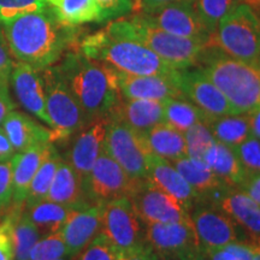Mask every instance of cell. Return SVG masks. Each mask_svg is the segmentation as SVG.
<instances>
[{"label":"cell","mask_w":260,"mask_h":260,"mask_svg":"<svg viewBox=\"0 0 260 260\" xmlns=\"http://www.w3.org/2000/svg\"><path fill=\"white\" fill-rule=\"evenodd\" d=\"M247 243L253 252V260H260V240H248Z\"/></svg>","instance_id":"cell-52"},{"label":"cell","mask_w":260,"mask_h":260,"mask_svg":"<svg viewBox=\"0 0 260 260\" xmlns=\"http://www.w3.org/2000/svg\"><path fill=\"white\" fill-rule=\"evenodd\" d=\"M40 233L30 222L24 209L16 218L14 228L15 260H29L32 247L40 240Z\"/></svg>","instance_id":"cell-35"},{"label":"cell","mask_w":260,"mask_h":260,"mask_svg":"<svg viewBox=\"0 0 260 260\" xmlns=\"http://www.w3.org/2000/svg\"><path fill=\"white\" fill-rule=\"evenodd\" d=\"M135 0H95L102 11V22L121 18L134 9Z\"/></svg>","instance_id":"cell-43"},{"label":"cell","mask_w":260,"mask_h":260,"mask_svg":"<svg viewBox=\"0 0 260 260\" xmlns=\"http://www.w3.org/2000/svg\"><path fill=\"white\" fill-rule=\"evenodd\" d=\"M14 180H12V161L0 160V213H6L12 206Z\"/></svg>","instance_id":"cell-42"},{"label":"cell","mask_w":260,"mask_h":260,"mask_svg":"<svg viewBox=\"0 0 260 260\" xmlns=\"http://www.w3.org/2000/svg\"><path fill=\"white\" fill-rule=\"evenodd\" d=\"M126 198L144 224L190 220L189 211L180 201L154 186L147 178L134 181Z\"/></svg>","instance_id":"cell-10"},{"label":"cell","mask_w":260,"mask_h":260,"mask_svg":"<svg viewBox=\"0 0 260 260\" xmlns=\"http://www.w3.org/2000/svg\"><path fill=\"white\" fill-rule=\"evenodd\" d=\"M121 98L164 100L184 98L178 87V69L172 75H129L116 71Z\"/></svg>","instance_id":"cell-18"},{"label":"cell","mask_w":260,"mask_h":260,"mask_svg":"<svg viewBox=\"0 0 260 260\" xmlns=\"http://www.w3.org/2000/svg\"><path fill=\"white\" fill-rule=\"evenodd\" d=\"M148 24L181 38L205 42L211 46L212 37L188 2H178L140 16Z\"/></svg>","instance_id":"cell-15"},{"label":"cell","mask_w":260,"mask_h":260,"mask_svg":"<svg viewBox=\"0 0 260 260\" xmlns=\"http://www.w3.org/2000/svg\"><path fill=\"white\" fill-rule=\"evenodd\" d=\"M203 162L228 187L237 188L246 178L245 171L234 149L217 140L204 155Z\"/></svg>","instance_id":"cell-27"},{"label":"cell","mask_w":260,"mask_h":260,"mask_svg":"<svg viewBox=\"0 0 260 260\" xmlns=\"http://www.w3.org/2000/svg\"><path fill=\"white\" fill-rule=\"evenodd\" d=\"M141 135L149 153L158 155L165 160L174 161L188 155L184 133L168 123L162 122Z\"/></svg>","instance_id":"cell-26"},{"label":"cell","mask_w":260,"mask_h":260,"mask_svg":"<svg viewBox=\"0 0 260 260\" xmlns=\"http://www.w3.org/2000/svg\"><path fill=\"white\" fill-rule=\"evenodd\" d=\"M109 125V117L90 122L71 136L70 147L65 160L73 167L82 183L88 177L94 164L104 152L105 138Z\"/></svg>","instance_id":"cell-17"},{"label":"cell","mask_w":260,"mask_h":260,"mask_svg":"<svg viewBox=\"0 0 260 260\" xmlns=\"http://www.w3.org/2000/svg\"><path fill=\"white\" fill-rule=\"evenodd\" d=\"M2 128L16 152H23L40 144L52 142L51 130L39 124L27 113L12 110L3 122Z\"/></svg>","instance_id":"cell-23"},{"label":"cell","mask_w":260,"mask_h":260,"mask_svg":"<svg viewBox=\"0 0 260 260\" xmlns=\"http://www.w3.org/2000/svg\"><path fill=\"white\" fill-rule=\"evenodd\" d=\"M2 22H0V38L4 37V32H3V27H2Z\"/></svg>","instance_id":"cell-56"},{"label":"cell","mask_w":260,"mask_h":260,"mask_svg":"<svg viewBox=\"0 0 260 260\" xmlns=\"http://www.w3.org/2000/svg\"><path fill=\"white\" fill-rule=\"evenodd\" d=\"M164 105V122L174 128L186 133L198 123L207 121V117L194 104L184 98H172L162 102Z\"/></svg>","instance_id":"cell-32"},{"label":"cell","mask_w":260,"mask_h":260,"mask_svg":"<svg viewBox=\"0 0 260 260\" xmlns=\"http://www.w3.org/2000/svg\"><path fill=\"white\" fill-rule=\"evenodd\" d=\"M53 142L40 144L25 149L23 152H16L12 161V180H14V195L12 206H24L29 187L35 174L42 161L50 153Z\"/></svg>","instance_id":"cell-22"},{"label":"cell","mask_w":260,"mask_h":260,"mask_svg":"<svg viewBox=\"0 0 260 260\" xmlns=\"http://www.w3.org/2000/svg\"><path fill=\"white\" fill-rule=\"evenodd\" d=\"M104 151L133 181L147 178L149 151L144 138L113 112L109 117Z\"/></svg>","instance_id":"cell-8"},{"label":"cell","mask_w":260,"mask_h":260,"mask_svg":"<svg viewBox=\"0 0 260 260\" xmlns=\"http://www.w3.org/2000/svg\"><path fill=\"white\" fill-rule=\"evenodd\" d=\"M47 199L65 205L74 210L93 205L89 203L84 194L82 181L79 175L64 158H60L58 162L56 174L48 190Z\"/></svg>","instance_id":"cell-24"},{"label":"cell","mask_w":260,"mask_h":260,"mask_svg":"<svg viewBox=\"0 0 260 260\" xmlns=\"http://www.w3.org/2000/svg\"><path fill=\"white\" fill-rule=\"evenodd\" d=\"M246 4H248L251 8H255L260 11V0H246Z\"/></svg>","instance_id":"cell-54"},{"label":"cell","mask_w":260,"mask_h":260,"mask_svg":"<svg viewBox=\"0 0 260 260\" xmlns=\"http://www.w3.org/2000/svg\"><path fill=\"white\" fill-rule=\"evenodd\" d=\"M113 113L139 134H145L164 122V105L159 100L121 98Z\"/></svg>","instance_id":"cell-25"},{"label":"cell","mask_w":260,"mask_h":260,"mask_svg":"<svg viewBox=\"0 0 260 260\" xmlns=\"http://www.w3.org/2000/svg\"><path fill=\"white\" fill-rule=\"evenodd\" d=\"M40 71L44 81L47 113L52 122V142L70 139L87 125L82 110L56 64Z\"/></svg>","instance_id":"cell-7"},{"label":"cell","mask_w":260,"mask_h":260,"mask_svg":"<svg viewBox=\"0 0 260 260\" xmlns=\"http://www.w3.org/2000/svg\"><path fill=\"white\" fill-rule=\"evenodd\" d=\"M206 253L211 260H236L226 248L216 249V251H210Z\"/></svg>","instance_id":"cell-51"},{"label":"cell","mask_w":260,"mask_h":260,"mask_svg":"<svg viewBox=\"0 0 260 260\" xmlns=\"http://www.w3.org/2000/svg\"><path fill=\"white\" fill-rule=\"evenodd\" d=\"M233 149L245 171L246 177L260 174V141L258 139L251 135Z\"/></svg>","instance_id":"cell-39"},{"label":"cell","mask_w":260,"mask_h":260,"mask_svg":"<svg viewBox=\"0 0 260 260\" xmlns=\"http://www.w3.org/2000/svg\"><path fill=\"white\" fill-rule=\"evenodd\" d=\"M170 162L189 183V186L200 195L201 199L213 191L225 187V184L203 161L195 160L188 155H184V157Z\"/></svg>","instance_id":"cell-28"},{"label":"cell","mask_w":260,"mask_h":260,"mask_svg":"<svg viewBox=\"0 0 260 260\" xmlns=\"http://www.w3.org/2000/svg\"><path fill=\"white\" fill-rule=\"evenodd\" d=\"M57 260H71V258H69V256H65V258H60V259H57Z\"/></svg>","instance_id":"cell-57"},{"label":"cell","mask_w":260,"mask_h":260,"mask_svg":"<svg viewBox=\"0 0 260 260\" xmlns=\"http://www.w3.org/2000/svg\"><path fill=\"white\" fill-rule=\"evenodd\" d=\"M205 124L217 141L232 148L251 136L248 113L214 117L207 119Z\"/></svg>","instance_id":"cell-29"},{"label":"cell","mask_w":260,"mask_h":260,"mask_svg":"<svg viewBox=\"0 0 260 260\" xmlns=\"http://www.w3.org/2000/svg\"><path fill=\"white\" fill-rule=\"evenodd\" d=\"M46 6V0H0V22L6 23L18 16L40 11Z\"/></svg>","instance_id":"cell-41"},{"label":"cell","mask_w":260,"mask_h":260,"mask_svg":"<svg viewBox=\"0 0 260 260\" xmlns=\"http://www.w3.org/2000/svg\"><path fill=\"white\" fill-rule=\"evenodd\" d=\"M199 69L218 87L236 113L260 109V69L228 56L216 46L205 50Z\"/></svg>","instance_id":"cell-3"},{"label":"cell","mask_w":260,"mask_h":260,"mask_svg":"<svg viewBox=\"0 0 260 260\" xmlns=\"http://www.w3.org/2000/svg\"><path fill=\"white\" fill-rule=\"evenodd\" d=\"M189 260H211V259L209 258V255H207L206 252L200 251L199 253H197V254H195L193 258L189 259Z\"/></svg>","instance_id":"cell-53"},{"label":"cell","mask_w":260,"mask_h":260,"mask_svg":"<svg viewBox=\"0 0 260 260\" xmlns=\"http://www.w3.org/2000/svg\"><path fill=\"white\" fill-rule=\"evenodd\" d=\"M146 245L155 255L189 260L200 245L191 220L165 224H145Z\"/></svg>","instance_id":"cell-11"},{"label":"cell","mask_w":260,"mask_h":260,"mask_svg":"<svg viewBox=\"0 0 260 260\" xmlns=\"http://www.w3.org/2000/svg\"><path fill=\"white\" fill-rule=\"evenodd\" d=\"M10 86L12 87L19 105L52 128L51 118L46 109L41 71L22 61H15L10 77Z\"/></svg>","instance_id":"cell-19"},{"label":"cell","mask_w":260,"mask_h":260,"mask_svg":"<svg viewBox=\"0 0 260 260\" xmlns=\"http://www.w3.org/2000/svg\"><path fill=\"white\" fill-rule=\"evenodd\" d=\"M64 24L79 27L84 23L102 22V11L95 0H46Z\"/></svg>","instance_id":"cell-31"},{"label":"cell","mask_w":260,"mask_h":260,"mask_svg":"<svg viewBox=\"0 0 260 260\" xmlns=\"http://www.w3.org/2000/svg\"><path fill=\"white\" fill-rule=\"evenodd\" d=\"M177 80L184 99L194 104L207 119L225 115H236L235 109L230 105L225 95L199 68L178 69Z\"/></svg>","instance_id":"cell-14"},{"label":"cell","mask_w":260,"mask_h":260,"mask_svg":"<svg viewBox=\"0 0 260 260\" xmlns=\"http://www.w3.org/2000/svg\"><path fill=\"white\" fill-rule=\"evenodd\" d=\"M15 103L10 95V86L0 84V125L5 121L6 116L15 110Z\"/></svg>","instance_id":"cell-46"},{"label":"cell","mask_w":260,"mask_h":260,"mask_svg":"<svg viewBox=\"0 0 260 260\" xmlns=\"http://www.w3.org/2000/svg\"><path fill=\"white\" fill-rule=\"evenodd\" d=\"M259 69H260V59H259Z\"/></svg>","instance_id":"cell-58"},{"label":"cell","mask_w":260,"mask_h":260,"mask_svg":"<svg viewBox=\"0 0 260 260\" xmlns=\"http://www.w3.org/2000/svg\"><path fill=\"white\" fill-rule=\"evenodd\" d=\"M155 256L157 255L154 254V252L148 246H145L134 252L121 253L119 260H154Z\"/></svg>","instance_id":"cell-47"},{"label":"cell","mask_w":260,"mask_h":260,"mask_svg":"<svg viewBox=\"0 0 260 260\" xmlns=\"http://www.w3.org/2000/svg\"><path fill=\"white\" fill-rule=\"evenodd\" d=\"M121 253H130L146 245L145 224L139 218L128 198L103 205L102 230Z\"/></svg>","instance_id":"cell-9"},{"label":"cell","mask_w":260,"mask_h":260,"mask_svg":"<svg viewBox=\"0 0 260 260\" xmlns=\"http://www.w3.org/2000/svg\"><path fill=\"white\" fill-rule=\"evenodd\" d=\"M24 206H11L0 222V260H15L14 228Z\"/></svg>","instance_id":"cell-38"},{"label":"cell","mask_w":260,"mask_h":260,"mask_svg":"<svg viewBox=\"0 0 260 260\" xmlns=\"http://www.w3.org/2000/svg\"><path fill=\"white\" fill-rule=\"evenodd\" d=\"M57 67L87 124L111 116L121 100L116 70L86 57L77 47L68 51Z\"/></svg>","instance_id":"cell-2"},{"label":"cell","mask_w":260,"mask_h":260,"mask_svg":"<svg viewBox=\"0 0 260 260\" xmlns=\"http://www.w3.org/2000/svg\"><path fill=\"white\" fill-rule=\"evenodd\" d=\"M68 256L67 246L60 232L41 236L30 252L29 260H57Z\"/></svg>","instance_id":"cell-37"},{"label":"cell","mask_w":260,"mask_h":260,"mask_svg":"<svg viewBox=\"0 0 260 260\" xmlns=\"http://www.w3.org/2000/svg\"><path fill=\"white\" fill-rule=\"evenodd\" d=\"M121 252L109 241V239L100 232L94 237L79 255L76 260H119Z\"/></svg>","instance_id":"cell-40"},{"label":"cell","mask_w":260,"mask_h":260,"mask_svg":"<svg viewBox=\"0 0 260 260\" xmlns=\"http://www.w3.org/2000/svg\"><path fill=\"white\" fill-rule=\"evenodd\" d=\"M232 218L249 240H260V206L239 188L223 187L203 198Z\"/></svg>","instance_id":"cell-16"},{"label":"cell","mask_w":260,"mask_h":260,"mask_svg":"<svg viewBox=\"0 0 260 260\" xmlns=\"http://www.w3.org/2000/svg\"><path fill=\"white\" fill-rule=\"evenodd\" d=\"M60 154L54 147L52 146L50 153L42 161V164L39 168V170L32 178L30 187H29L27 198L24 201V207H30L32 205L40 203V201L47 199L48 190L53 181L54 174H56L58 162L60 160Z\"/></svg>","instance_id":"cell-33"},{"label":"cell","mask_w":260,"mask_h":260,"mask_svg":"<svg viewBox=\"0 0 260 260\" xmlns=\"http://www.w3.org/2000/svg\"><path fill=\"white\" fill-rule=\"evenodd\" d=\"M249 126H251V135L260 141V109L248 113Z\"/></svg>","instance_id":"cell-50"},{"label":"cell","mask_w":260,"mask_h":260,"mask_svg":"<svg viewBox=\"0 0 260 260\" xmlns=\"http://www.w3.org/2000/svg\"><path fill=\"white\" fill-rule=\"evenodd\" d=\"M16 153L15 148L12 147L11 142L5 134L4 129L0 126V160H8L11 159Z\"/></svg>","instance_id":"cell-48"},{"label":"cell","mask_w":260,"mask_h":260,"mask_svg":"<svg viewBox=\"0 0 260 260\" xmlns=\"http://www.w3.org/2000/svg\"><path fill=\"white\" fill-rule=\"evenodd\" d=\"M237 188L245 191L252 200H254L260 206V174L247 176Z\"/></svg>","instance_id":"cell-45"},{"label":"cell","mask_w":260,"mask_h":260,"mask_svg":"<svg viewBox=\"0 0 260 260\" xmlns=\"http://www.w3.org/2000/svg\"><path fill=\"white\" fill-rule=\"evenodd\" d=\"M134 181L105 151L100 154L82 183L84 194L90 204L104 205L109 201L128 197Z\"/></svg>","instance_id":"cell-13"},{"label":"cell","mask_w":260,"mask_h":260,"mask_svg":"<svg viewBox=\"0 0 260 260\" xmlns=\"http://www.w3.org/2000/svg\"><path fill=\"white\" fill-rule=\"evenodd\" d=\"M10 53L38 70L52 67L79 46V28L64 24L50 6L3 23Z\"/></svg>","instance_id":"cell-1"},{"label":"cell","mask_w":260,"mask_h":260,"mask_svg":"<svg viewBox=\"0 0 260 260\" xmlns=\"http://www.w3.org/2000/svg\"><path fill=\"white\" fill-rule=\"evenodd\" d=\"M102 216L103 205H89L70 213L60 230L69 258H76L100 233Z\"/></svg>","instance_id":"cell-20"},{"label":"cell","mask_w":260,"mask_h":260,"mask_svg":"<svg viewBox=\"0 0 260 260\" xmlns=\"http://www.w3.org/2000/svg\"><path fill=\"white\" fill-rule=\"evenodd\" d=\"M30 222L37 226L41 236L59 233L74 209L45 199L30 207H23Z\"/></svg>","instance_id":"cell-30"},{"label":"cell","mask_w":260,"mask_h":260,"mask_svg":"<svg viewBox=\"0 0 260 260\" xmlns=\"http://www.w3.org/2000/svg\"><path fill=\"white\" fill-rule=\"evenodd\" d=\"M0 217H2V213H0Z\"/></svg>","instance_id":"cell-59"},{"label":"cell","mask_w":260,"mask_h":260,"mask_svg":"<svg viewBox=\"0 0 260 260\" xmlns=\"http://www.w3.org/2000/svg\"><path fill=\"white\" fill-rule=\"evenodd\" d=\"M10 53L9 46L6 44L5 38H0V84L10 86V77H11L12 69H14L15 61Z\"/></svg>","instance_id":"cell-44"},{"label":"cell","mask_w":260,"mask_h":260,"mask_svg":"<svg viewBox=\"0 0 260 260\" xmlns=\"http://www.w3.org/2000/svg\"><path fill=\"white\" fill-rule=\"evenodd\" d=\"M213 38L219 22L242 0H187Z\"/></svg>","instance_id":"cell-34"},{"label":"cell","mask_w":260,"mask_h":260,"mask_svg":"<svg viewBox=\"0 0 260 260\" xmlns=\"http://www.w3.org/2000/svg\"><path fill=\"white\" fill-rule=\"evenodd\" d=\"M189 216L201 251H216L233 242H246L240 236V226L225 213L206 201L200 200L195 204Z\"/></svg>","instance_id":"cell-12"},{"label":"cell","mask_w":260,"mask_h":260,"mask_svg":"<svg viewBox=\"0 0 260 260\" xmlns=\"http://www.w3.org/2000/svg\"><path fill=\"white\" fill-rule=\"evenodd\" d=\"M211 46L228 56L259 68L260 18L246 3H241L219 22Z\"/></svg>","instance_id":"cell-6"},{"label":"cell","mask_w":260,"mask_h":260,"mask_svg":"<svg viewBox=\"0 0 260 260\" xmlns=\"http://www.w3.org/2000/svg\"><path fill=\"white\" fill-rule=\"evenodd\" d=\"M154 260H180V259H176V258H169V256H155Z\"/></svg>","instance_id":"cell-55"},{"label":"cell","mask_w":260,"mask_h":260,"mask_svg":"<svg viewBox=\"0 0 260 260\" xmlns=\"http://www.w3.org/2000/svg\"><path fill=\"white\" fill-rule=\"evenodd\" d=\"M147 180L180 201L189 212L194 205L201 200L200 195L170 161L152 153H149L147 160Z\"/></svg>","instance_id":"cell-21"},{"label":"cell","mask_w":260,"mask_h":260,"mask_svg":"<svg viewBox=\"0 0 260 260\" xmlns=\"http://www.w3.org/2000/svg\"><path fill=\"white\" fill-rule=\"evenodd\" d=\"M79 51L90 59L129 75H172L177 69L139 42L117 38L105 29L82 39Z\"/></svg>","instance_id":"cell-4"},{"label":"cell","mask_w":260,"mask_h":260,"mask_svg":"<svg viewBox=\"0 0 260 260\" xmlns=\"http://www.w3.org/2000/svg\"><path fill=\"white\" fill-rule=\"evenodd\" d=\"M178 2H187V0H141V5L145 14H151V12L157 11L164 6Z\"/></svg>","instance_id":"cell-49"},{"label":"cell","mask_w":260,"mask_h":260,"mask_svg":"<svg viewBox=\"0 0 260 260\" xmlns=\"http://www.w3.org/2000/svg\"><path fill=\"white\" fill-rule=\"evenodd\" d=\"M109 34L128 39L144 45L175 69H189L198 67L205 50V42L181 38L148 24L140 16L132 19H117L105 28Z\"/></svg>","instance_id":"cell-5"},{"label":"cell","mask_w":260,"mask_h":260,"mask_svg":"<svg viewBox=\"0 0 260 260\" xmlns=\"http://www.w3.org/2000/svg\"><path fill=\"white\" fill-rule=\"evenodd\" d=\"M187 142L188 157L195 160L203 161L204 155L216 142V139L204 123H198L184 133Z\"/></svg>","instance_id":"cell-36"}]
</instances>
